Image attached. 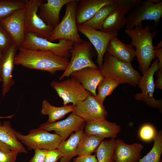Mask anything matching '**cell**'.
Wrapping results in <instances>:
<instances>
[{
    "instance_id": "12",
    "label": "cell",
    "mask_w": 162,
    "mask_h": 162,
    "mask_svg": "<svg viewBox=\"0 0 162 162\" xmlns=\"http://www.w3.org/2000/svg\"><path fill=\"white\" fill-rule=\"evenodd\" d=\"M78 31L84 35L94 46L97 52V62L100 68L102 65L104 56L108 44L118 33L106 32L94 29L82 24L77 25Z\"/></svg>"
},
{
    "instance_id": "1",
    "label": "cell",
    "mask_w": 162,
    "mask_h": 162,
    "mask_svg": "<svg viewBox=\"0 0 162 162\" xmlns=\"http://www.w3.org/2000/svg\"><path fill=\"white\" fill-rule=\"evenodd\" d=\"M68 58L48 51L24 49L20 47L14 58L15 64L31 69L47 71L54 74L64 71L69 63Z\"/></svg>"
},
{
    "instance_id": "6",
    "label": "cell",
    "mask_w": 162,
    "mask_h": 162,
    "mask_svg": "<svg viewBox=\"0 0 162 162\" xmlns=\"http://www.w3.org/2000/svg\"><path fill=\"white\" fill-rule=\"evenodd\" d=\"M74 43L64 39L58 40L57 43H53L33 33L27 32L21 47L28 50L50 52L56 55L68 58L70 57V50Z\"/></svg>"
},
{
    "instance_id": "45",
    "label": "cell",
    "mask_w": 162,
    "mask_h": 162,
    "mask_svg": "<svg viewBox=\"0 0 162 162\" xmlns=\"http://www.w3.org/2000/svg\"><path fill=\"white\" fill-rule=\"evenodd\" d=\"M3 57V54L0 53V62H1Z\"/></svg>"
},
{
    "instance_id": "14",
    "label": "cell",
    "mask_w": 162,
    "mask_h": 162,
    "mask_svg": "<svg viewBox=\"0 0 162 162\" xmlns=\"http://www.w3.org/2000/svg\"><path fill=\"white\" fill-rule=\"evenodd\" d=\"M73 105V112L86 123L105 119L107 116L108 113L104 106L89 92L84 100L78 101Z\"/></svg>"
},
{
    "instance_id": "11",
    "label": "cell",
    "mask_w": 162,
    "mask_h": 162,
    "mask_svg": "<svg viewBox=\"0 0 162 162\" xmlns=\"http://www.w3.org/2000/svg\"><path fill=\"white\" fill-rule=\"evenodd\" d=\"M158 60L156 58L150 67L141 77L138 84L141 92L135 95V99L141 101L148 106L162 110L161 100H157L153 97L155 86L153 78L156 72L158 70Z\"/></svg>"
},
{
    "instance_id": "40",
    "label": "cell",
    "mask_w": 162,
    "mask_h": 162,
    "mask_svg": "<svg viewBox=\"0 0 162 162\" xmlns=\"http://www.w3.org/2000/svg\"><path fill=\"white\" fill-rule=\"evenodd\" d=\"M156 75L158 78L154 82L155 88L162 89V70L157 71Z\"/></svg>"
},
{
    "instance_id": "7",
    "label": "cell",
    "mask_w": 162,
    "mask_h": 162,
    "mask_svg": "<svg viewBox=\"0 0 162 162\" xmlns=\"http://www.w3.org/2000/svg\"><path fill=\"white\" fill-rule=\"evenodd\" d=\"M16 134L18 140L29 150L56 149L62 141L58 135L40 128L31 130L27 135L17 131Z\"/></svg>"
},
{
    "instance_id": "18",
    "label": "cell",
    "mask_w": 162,
    "mask_h": 162,
    "mask_svg": "<svg viewBox=\"0 0 162 162\" xmlns=\"http://www.w3.org/2000/svg\"><path fill=\"white\" fill-rule=\"evenodd\" d=\"M70 0H47L40 4L38 15L46 24L55 28L60 22L61 9Z\"/></svg>"
},
{
    "instance_id": "37",
    "label": "cell",
    "mask_w": 162,
    "mask_h": 162,
    "mask_svg": "<svg viewBox=\"0 0 162 162\" xmlns=\"http://www.w3.org/2000/svg\"><path fill=\"white\" fill-rule=\"evenodd\" d=\"M63 156V154L57 148L47 150L44 162H56Z\"/></svg>"
},
{
    "instance_id": "13",
    "label": "cell",
    "mask_w": 162,
    "mask_h": 162,
    "mask_svg": "<svg viewBox=\"0 0 162 162\" xmlns=\"http://www.w3.org/2000/svg\"><path fill=\"white\" fill-rule=\"evenodd\" d=\"M25 6L0 20L2 26L19 49L24 40L26 34L25 26Z\"/></svg>"
},
{
    "instance_id": "2",
    "label": "cell",
    "mask_w": 162,
    "mask_h": 162,
    "mask_svg": "<svg viewBox=\"0 0 162 162\" xmlns=\"http://www.w3.org/2000/svg\"><path fill=\"white\" fill-rule=\"evenodd\" d=\"M150 28L148 25L144 27L143 25L125 31L131 39V44L136 48V56L143 74L148 70L151 62L156 57L152 41L158 30L151 33Z\"/></svg>"
},
{
    "instance_id": "17",
    "label": "cell",
    "mask_w": 162,
    "mask_h": 162,
    "mask_svg": "<svg viewBox=\"0 0 162 162\" xmlns=\"http://www.w3.org/2000/svg\"><path fill=\"white\" fill-rule=\"evenodd\" d=\"M143 148L140 143L129 145L121 139L115 140L112 162H138Z\"/></svg>"
},
{
    "instance_id": "4",
    "label": "cell",
    "mask_w": 162,
    "mask_h": 162,
    "mask_svg": "<svg viewBox=\"0 0 162 162\" xmlns=\"http://www.w3.org/2000/svg\"><path fill=\"white\" fill-rule=\"evenodd\" d=\"M80 1L71 0L65 4L64 15L54 28L49 41L64 39L74 43H81L83 41L79 34L76 21L77 8Z\"/></svg>"
},
{
    "instance_id": "28",
    "label": "cell",
    "mask_w": 162,
    "mask_h": 162,
    "mask_svg": "<svg viewBox=\"0 0 162 162\" xmlns=\"http://www.w3.org/2000/svg\"><path fill=\"white\" fill-rule=\"evenodd\" d=\"M118 7L117 2L104 5L100 8L92 17L83 24L99 30L106 18Z\"/></svg>"
},
{
    "instance_id": "29",
    "label": "cell",
    "mask_w": 162,
    "mask_h": 162,
    "mask_svg": "<svg viewBox=\"0 0 162 162\" xmlns=\"http://www.w3.org/2000/svg\"><path fill=\"white\" fill-rule=\"evenodd\" d=\"M120 84L116 80L104 77L98 85V93L95 96L96 99L100 104L103 105L106 97L111 95L115 89Z\"/></svg>"
},
{
    "instance_id": "3",
    "label": "cell",
    "mask_w": 162,
    "mask_h": 162,
    "mask_svg": "<svg viewBox=\"0 0 162 162\" xmlns=\"http://www.w3.org/2000/svg\"><path fill=\"white\" fill-rule=\"evenodd\" d=\"M103 61L99 69L104 77L114 79L121 84L128 83L134 86L138 85L141 76L131 63L119 60L107 52Z\"/></svg>"
},
{
    "instance_id": "23",
    "label": "cell",
    "mask_w": 162,
    "mask_h": 162,
    "mask_svg": "<svg viewBox=\"0 0 162 162\" xmlns=\"http://www.w3.org/2000/svg\"><path fill=\"white\" fill-rule=\"evenodd\" d=\"M16 131L12 127L10 122L5 121L0 125V141L10 147L18 153H27L22 143L18 139Z\"/></svg>"
},
{
    "instance_id": "33",
    "label": "cell",
    "mask_w": 162,
    "mask_h": 162,
    "mask_svg": "<svg viewBox=\"0 0 162 162\" xmlns=\"http://www.w3.org/2000/svg\"><path fill=\"white\" fill-rule=\"evenodd\" d=\"M157 132L154 127L150 124H146L141 128L139 131V136L143 140L148 141L153 140Z\"/></svg>"
},
{
    "instance_id": "19",
    "label": "cell",
    "mask_w": 162,
    "mask_h": 162,
    "mask_svg": "<svg viewBox=\"0 0 162 162\" xmlns=\"http://www.w3.org/2000/svg\"><path fill=\"white\" fill-rule=\"evenodd\" d=\"M121 128L115 123L111 122L106 118L86 122L84 133L105 138H116L121 132Z\"/></svg>"
},
{
    "instance_id": "36",
    "label": "cell",
    "mask_w": 162,
    "mask_h": 162,
    "mask_svg": "<svg viewBox=\"0 0 162 162\" xmlns=\"http://www.w3.org/2000/svg\"><path fill=\"white\" fill-rule=\"evenodd\" d=\"M18 153L14 150L0 149V162H15Z\"/></svg>"
},
{
    "instance_id": "47",
    "label": "cell",
    "mask_w": 162,
    "mask_h": 162,
    "mask_svg": "<svg viewBox=\"0 0 162 162\" xmlns=\"http://www.w3.org/2000/svg\"><path fill=\"white\" fill-rule=\"evenodd\" d=\"M160 162H162V159H161L160 161Z\"/></svg>"
},
{
    "instance_id": "32",
    "label": "cell",
    "mask_w": 162,
    "mask_h": 162,
    "mask_svg": "<svg viewBox=\"0 0 162 162\" xmlns=\"http://www.w3.org/2000/svg\"><path fill=\"white\" fill-rule=\"evenodd\" d=\"M26 0H0V20L24 7Z\"/></svg>"
},
{
    "instance_id": "25",
    "label": "cell",
    "mask_w": 162,
    "mask_h": 162,
    "mask_svg": "<svg viewBox=\"0 0 162 162\" xmlns=\"http://www.w3.org/2000/svg\"><path fill=\"white\" fill-rule=\"evenodd\" d=\"M126 23L125 15L118 6L106 18L99 30L106 32L118 33Z\"/></svg>"
},
{
    "instance_id": "15",
    "label": "cell",
    "mask_w": 162,
    "mask_h": 162,
    "mask_svg": "<svg viewBox=\"0 0 162 162\" xmlns=\"http://www.w3.org/2000/svg\"><path fill=\"white\" fill-rule=\"evenodd\" d=\"M85 123L83 120L72 112L64 120L51 123L45 122L39 128L49 132L54 131L64 141L73 132L84 129Z\"/></svg>"
},
{
    "instance_id": "44",
    "label": "cell",
    "mask_w": 162,
    "mask_h": 162,
    "mask_svg": "<svg viewBox=\"0 0 162 162\" xmlns=\"http://www.w3.org/2000/svg\"><path fill=\"white\" fill-rule=\"evenodd\" d=\"M162 46V40L160 42L158 43L157 45V46L155 47H154V49H156L160 48Z\"/></svg>"
},
{
    "instance_id": "22",
    "label": "cell",
    "mask_w": 162,
    "mask_h": 162,
    "mask_svg": "<svg viewBox=\"0 0 162 162\" xmlns=\"http://www.w3.org/2000/svg\"><path fill=\"white\" fill-rule=\"evenodd\" d=\"M106 52L119 60L129 63L133 61L136 56V51L132 45L123 43L117 37L110 41Z\"/></svg>"
},
{
    "instance_id": "34",
    "label": "cell",
    "mask_w": 162,
    "mask_h": 162,
    "mask_svg": "<svg viewBox=\"0 0 162 162\" xmlns=\"http://www.w3.org/2000/svg\"><path fill=\"white\" fill-rule=\"evenodd\" d=\"M13 43L11 38L0 22V53L3 54Z\"/></svg>"
},
{
    "instance_id": "42",
    "label": "cell",
    "mask_w": 162,
    "mask_h": 162,
    "mask_svg": "<svg viewBox=\"0 0 162 162\" xmlns=\"http://www.w3.org/2000/svg\"><path fill=\"white\" fill-rule=\"evenodd\" d=\"M0 149L4 151L13 150L10 146L0 141Z\"/></svg>"
},
{
    "instance_id": "20",
    "label": "cell",
    "mask_w": 162,
    "mask_h": 162,
    "mask_svg": "<svg viewBox=\"0 0 162 162\" xmlns=\"http://www.w3.org/2000/svg\"><path fill=\"white\" fill-rule=\"evenodd\" d=\"M76 13L77 25L82 24L91 19L103 6L117 2L116 0H81Z\"/></svg>"
},
{
    "instance_id": "24",
    "label": "cell",
    "mask_w": 162,
    "mask_h": 162,
    "mask_svg": "<svg viewBox=\"0 0 162 162\" xmlns=\"http://www.w3.org/2000/svg\"><path fill=\"white\" fill-rule=\"evenodd\" d=\"M84 129L71 134L67 140L62 141L57 149L63 154L60 159V162H70L72 159L77 155L78 145L82 137Z\"/></svg>"
},
{
    "instance_id": "16",
    "label": "cell",
    "mask_w": 162,
    "mask_h": 162,
    "mask_svg": "<svg viewBox=\"0 0 162 162\" xmlns=\"http://www.w3.org/2000/svg\"><path fill=\"white\" fill-rule=\"evenodd\" d=\"M18 49L13 43L3 53V57L0 62V76L2 80L3 96L9 92L15 83L12 74L15 64L14 58Z\"/></svg>"
},
{
    "instance_id": "27",
    "label": "cell",
    "mask_w": 162,
    "mask_h": 162,
    "mask_svg": "<svg viewBox=\"0 0 162 162\" xmlns=\"http://www.w3.org/2000/svg\"><path fill=\"white\" fill-rule=\"evenodd\" d=\"M105 138L96 135L89 134L83 132L77 150L78 156H87L95 152Z\"/></svg>"
},
{
    "instance_id": "30",
    "label": "cell",
    "mask_w": 162,
    "mask_h": 162,
    "mask_svg": "<svg viewBox=\"0 0 162 162\" xmlns=\"http://www.w3.org/2000/svg\"><path fill=\"white\" fill-rule=\"evenodd\" d=\"M115 139L103 140L96 150L98 162H112Z\"/></svg>"
},
{
    "instance_id": "46",
    "label": "cell",
    "mask_w": 162,
    "mask_h": 162,
    "mask_svg": "<svg viewBox=\"0 0 162 162\" xmlns=\"http://www.w3.org/2000/svg\"><path fill=\"white\" fill-rule=\"evenodd\" d=\"M2 82V80L1 76H0V82Z\"/></svg>"
},
{
    "instance_id": "26",
    "label": "cell",
    "mask_w": 162,
    "mask_h": 162,
    "mask_svg": "<svg viewBox=\"0 0 162 162\" xmlns=\"http://www.w3.org/2000/svg\"><path fill=\"white\" fill-rule=\"evenodd\" d=\"M74 111L73 105L55 106L45 99L42 102L40 113L43 115L48 116V120L45 123H51L63 118L67 114Z\"/></svg>"
},
{
    "instance_id": "38",
    "label": "cell",
    "mask_w": 162,
    "mask_h": 162,
    "mask_svg": "<svg viewBox=\"0 0 162 162\" xmlns=\"http://www.w3.org/2000/svg\"><path fill=\"white\" fill-rule=\"evenodd\" d=\"M47 151L44 149L35 150L34 156L28 162H44Z\"/></svg>"
},
{
    "instance_id": "43",
    "label": "cell",
    "mask_w": 162,
    "mask_h": 162,
    "mask_svg": "<svg viewBox=\"0 0 162 162\" xmlns=\"http://www.w3.org/2000/svg\"><path fill=\"white\" fill-rule=\"evenodd\" d=\"M14 114L12 115L9 116H0V119L1 118H12L14 116ZM2 124L0 122V125H1Z\"/></svg>"
},
{
    "instance_id": "31",
    "label": "cell",
    "mask_w": 162,
    "mask_h": 162,
    "mask_svg": "<svg viewBox=\"0 0 162 162\" xmlns=\"http://www.w3.org/2000/svg\"><path fill=\"white\" fill-rule=\"evenodd\" d=\"M154 144L150 151L138 162H160L162 153V131L157 132Z\"/></svg>"
},
{
    "instance_id": "41",
    "label": "cell",
    "mask_w": 162,
    "mask_h": 162,
    "mask_svg": "<svg viewBox=\"0 0 162 162\" xmlns=\"http://www.w3.org/2000/svg\"><path fill=\"white\" fill-rule=\"evenodd\" d=\"M154 54L155 57L158 60V70H162V49H154Z\"/></svg>"
},
{
    "instance_id": "21",
    "label": "cell",
    "mask_w": 162,
    "mask_h": 162,
    "mask_svg": "<svg viewBox=\"0 0 162 162\" xmlns=\"http://www.w3.org/2000/svg\"><path fill=\"white\" fill-rule=\"evenodd\" d=\"M71 77L76 79L85 89L94 96L99 83L104 78L99 69L87 68L72 73Z\"/></svg>"
},
{
    "instance_id": "5",
    "label": "cell",
    "mask_w": 162,
    "mask_h": 162,
    "mask_svg": "<svg viewBox=\"0 0 162 162\" xmlns=\"http://www.w3.org/2000/svg\"><path fill=\"white\" fill-rule=\"evenodd\" d=\"M92 45L90 42L83 41L81 43H74L70 50V60L59 80L69 77L72 73L84 68L98 69L92 60Z\"/></svg>"
},
{
    "instance_id": "8",
    "label": "cell",
    "mask_w": 162,
    "mask_h": 162,
    "mask_svg": "<svg viewBox=\"0 0 162 162\" xmlns=\"http://www.w3.org/2000/svg\"><path fill=\"white\" fill-rule=\"evenodd\" d=\"M162 16V1L154 3L152 0L142 1L126 17V27L131 29L143 26L142 22L145 20L154 21L156 26Z\"/></svg>"
},
{
    "instance_id": "39",
    "label": "cell",
    "mask_w": 162,
    "mask_h": 162,
    "mask_svg": "<svg viewBox=\"0 0 162 162\" xmlns=\"http://www.w3.org/2000/svg\"><path fill=\"white\" fill-rule=\"evenodd\" d=\"M72 162H98L95 155L78 156L73 159Z\"/></svg>"
},
{
    "instance_id": "10",
    "label": "cell",
    "mask_w": 162,
    "mask_h": 162,
    "mask_svg": "<svg viewBox=\"0 0 162 162\" xmlns=\"http://www.w3.org/2000/svg\"><path fill=\"white\" fill-rule=\"evenodd\" d=\"M51 86L63 101V106L72 103L74 105L78 101L84 100L89 92L76 79L72 77L60 82L52 81Z\"/></svg>"
},
{
    "instance_id": "9",
    "label": "cell",
    "mask_w": 162,
    "mask_h": 162,
    "mask_svg": "<svg viewBox=\"0 0 162 162\" xmlns=\"http://www.w3.org/2000/svg\"><path fill=\"white\" fill-rule=\"evenodd\" d=\"M43 0H26L25 26L26 33H33L49 40L54 28L46 24L38 15Z\"/></svg>"
},
{
    "instance_id": "35",
    "label": "cell",
    "mask_w": 162,
    "mask_h": 162,
    "mask_svg": "<svg viewBox=\"0 0 162 162\" xmlns=\"http://www.w3.org/2000/svg\"><path fill=\"white\" fill-rule=\"evenodd\" d=\"M118 6L122 10L125 15L139 4L142 0H116Z\"/></svg>"
}]
</instances>
